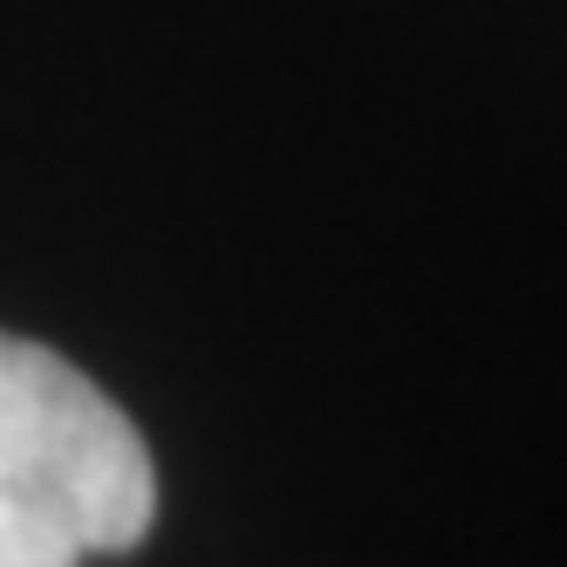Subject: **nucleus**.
Segmentation results:
<instances>
[{
  "label": "nucleus",
  "mask_w": 567,
  "mask_h": 567,
  "mask_svg": "<svg viewBox=\"0 0 567 567\" xmlns=\"http://www.w3.org/2000/svg\"><path fill=\"white\" fill-rule=\"evenodd\" d=\"M157 513L137 424L28 336H0V567L124 554Z\"/></svg>",
  "instance_id": "obj_1"
}]
</instances>
